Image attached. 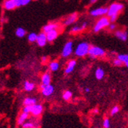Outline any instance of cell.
Segmentation results:
<instances>
[{"label": "cell", "mask_w": 128, "mask_h": 128, "mask_svg": "<svg viewBox=\"0 0 128 128\" xmlns=\"http://www.w3.org/2000/svg\"><path fill=\"white\" fill-rule=\"evenodd\" d=\"M90 48V46L89 45V43L86 42H82L76 46L75 49V55L76 57H79V58L85 57L86 55L88 54Z\"/></svg>", "instance_id": "obj_1"}, {"label": "cell", "mask_w": 128, "mask_h": 128, "mask_svg": "<svg viewBox=\"0 0 128 128\" xmlns=\"http://www.w3.org/2000/svg\"><path fill=\"white\" fill-rule=\"evenodd\" d=\"M110 24L111 23H110L109 18H108V16H102L101 18L97 20L95 24H94V26L93 28V31L94 32H98L102 29L104 28L108 27Z\"/></svg>", "instance_id": "obj_2"}, {"label": "cell", "mask_w": 128, "mask_h": 128, "mask_svg": "<svg viewBox=\"0 0 128 128\" xmlns=\"http://www.w3.org/2000/svg\"><path fill=\"white\" fill-rule=\"evenodd\" d=\"M123 9H124V5L122 3H119V2L112 3L108 7L107 16L109 18V16L112 15H116V14L119 15V14L123 10Z\"/></svg>", "instance_id": "obj_3"}, {"label": "cell", "mask_w": 128, "mask_h": 128, "mask_svg": "<svg viewBox=\"0 0 128 128\" xmlns=\"http://www.w3.org/2000/svg\"><path fill=\"white\" fill-rule=\"evenodd\" d=\"M89 56L91 58H103L105 55V51L103 49L99 46H92L89 50Z\"/></svg>", "instance_id": "obj_4"}, {"label": "cell", "mask_w": 128, "mask_h": 128, "mask_svg": "<svg viewBox=\"0 0 128 128\" xmlns=\"http://www.w3.org/2000/svg\"><path fill=\"white\" fill-rule=\"evenodd\" d=\"M72 50H73V42L72 41L67 42L62 49V56L63 58H68L72 53Z\"/></svg>", "instance_id": "obj_5"}, {"label": "cell", "mask_w": 128, "mask_h": 128, "mask_svg": "<svg viewBox=\"0 0 128 128\" xmlns=\"http://www.w3.org/2000/svg\"><path fill=\"white\" fill-rule=\"evenodd\" d=\"M108 8L107 7H100L91 10L89 14L92 16H104V15H107Z\"/></svg>", "instance_id": "obj_6"}, {"label": "cell", "mask_w": 128, "mask_h": 128, "mask_svg": "<svg viewBox=\"0 0 128 128\" xmlns=\"http://www.w3.org/2000/svg\"><path fill=\"white\" fill-rule=\"evenodd\" d=\"M40 89H41V92L43 96H50L51 94H53L54 91V87L52 85H48V86H45L43 84L40 85Z\"/></svg>", "instance_id": "obj_7"}, {"label": "cell", "mask_w": 128, "mask_h": 128, "mask_svg": "<svg viewBox=\"0 0 128 128\" xmlns=\"http://www.w3.org/2000/svg\"><path fill=\"white\" fill-rule=\"evenodd\" d=\"M78 19V14L77 13H73L70 15H68L67 18L64 20L63 21V25L64 26H68L72 24H73L74 22L76 21Z\"/></svg>", "instance_id": "obj_8"}, {"label": "cell", "mask_w": 128, "mask_h": 128, "mask_svg": "<svg viewBox=\"0 0 128 128\" xmlns=\"http://www.w3.org/2000/svg\"><path fill=\"white\" fill-rule=\"evenodd\" d=\"M46 42H47V38H46V33H44L43 32H40V34L38 35L37 36V40H36V42L38 44V46H44L46 44Z\"/></svg>", "instance_id": "obj_9"}, {"label": "cell", "mask_w": 128, "mask_h": 128, "mask_svg": "<svg viewBox=\"0 0 128 128\" xmlns=\"http://www.w3.org/2000/svg\"><path fill=\"white\" fill-rule=\"evenodd\" d=\"M42 110H43V108L42 106V104H36L32 105L31 107V113L34 116H38L42 114Z\"/></svg>", "instance_id": "obj_10"}, {"label": "cell", "mask_w": 128, "mask_h": 128, "mask_svg": "<svg viewBox=\"0 0 128 128\" xmlns=\"http://www.w3.org/2000/svg\"><path fill=\"white\" fill-rule=\"evenodd\" d=\"M59 28V24L57 23H49L46 24L45 26H43L42 28V31L44 33H48L49 32L53 31V30H58Z\"/></svg>", "instance_id": "obj_11"}, {"label": "cell", "mask_w": 128, "mask_h": 128, "mask_svg": "<svg viewBox=\"0 0 128 128\" xmlns=\"http://www.w3.org/2000/svg\"><path fill=\"white\" fill-rule=\"evenodd\" d=\"M87 28V23L86 22H83V23L80 26H74L72 28V29L70 31L71 33L72 34H76V33H79L80 32L84 31Z\"/></svg>", "instance_id": "obj_12"}, {"label": "cell", "mask_w": 128, "mask_h": 128, "mask_svg": "<svg viewBox=\"0 0 128 128\" xmlns=\"http://www.w3.org/2000/svg\"><path fill=\"white\" fill-rule=\"evenodd\" d=\"M76 65V60H69L68 64H67V67L64 69V73L65 74L71 73V72L74 70Z\"/></svg>", "instance_id": "obj_13"}, {"label": "cell", "mask_w": 128, "mask_h": 128, "mask_svg": "<svg viewBox=\"0 0 128 128\" xmlns=\"http://www.w3.org/2000/svg\"><path fill=\"white\" fill-rule=\"evenodd\" d=\"M59 32L58 30H53L49 32L48 33H46V38L48 42H53L54 40H55L58 36Z\"/></svg>", "instance_id": "obj_14"}, {"label": "cell", "mask_w": 128, "mask_h": 128, "mask_svg": "<svg viewBox=\"0 0 128 128\" xmlns=\"http://www.w3.org/2000/svg\"><path fill=\"white\" fill-rule=\"evenodd\" d=\"M116 37H117L119 40L122 41H126L127 40V32L123 30H117L115 32Z\"/></svg>", "instance_id": "obj_15"}, {"label": "cell", "mask_w": 128, "mask_h": 128, "mask_svg": "<svg viewBox=\"0 0 128 128\" xmlns=\"http://www.w3.org/2000/svg\"><path fill=\"white\" fill-rule=\"evenodd\" d=\"M42 84L45 85V86H48L50 85V82H51V76L50 75V73L48 72H46L42 76Z\"/></svg>", "instance_id": "obj_16"}, {"label": "cell", "mask_w": 128, "mask_h": 128, "mask_svg": "<svg viewBox=\"0 0 128 128\" xmlns=\"http://www.w3.org/2000/svg\"><path fill=\"white\" fill-rule=\"evenodd\" d=\"M36 103H37V99L35 98H26L23 102L24 106H32V105L36 104Z\"/></svg>", "instance_id": "obj_17"}, {"label": "cell", "mask_w": 128, "mask_h": 128, "mask_svg": "<svg viewBox=\"0 0 128 128\" xmlns=\"http://www.w3.org/2000/svg\"><path fill=\"white\" fill-rule=\"evenodd\" d=\"M24 89L26 91H32L35 89V84L29 81H25L24 83Z\"/></svg>", "instance_id": "obj_18"}, {"label": "cell", "mask_w": 128, "mask_h": 128, "mask_svg": "<svg viewBox=\"0 0 128 128\" xmlns=\"http://www.w3.org/2000/svg\"><path fill=\"white\" fill-rule=\"evenodd\" d=\"M28 114L24 113V112H22L19 116V117L18 119V124H20V125H23L24 124L25 120L28 119Z\"/></svg>", "instance_id": "obj_19"}, {"label": "cell", "mask_w": 128, "mask_h": 128, "mask_svg": "<svg viewBox=\"0 0 128 128\" xmlns=\"http://www.w3.org/2000/svg\"><path fill=\"white\" fill-rule=\"evenodd\" d=\"M104 72L102 68H98L95 71V77L96 79L98 80H101L104 78Z\"/></svg>", "instance_id": "obj_20"}, {"label": "cell", "mask_w": 128, "mask_h": 128, "mask_svg": "<svg viewBox=\"0 0 128 128\" xmlns=\"http://www.w3.org/2000/svg\"><path fill=\"white\" fill-rule=\"evenodd\" d=\"M4 7L6 10H13L16 7V6L12 0H6L4 2Z\"/></svg>", "instance_id": "obj_21"}, {"label": "cell", "mask_w": 128, "mask_h": 128, "mask_svg": "<svg viewBox=\"0 0 128 128\" xmlns=\"http://www.w3.org/2000/svg\"><path fill=\"white\" fill-rule=\"evenodd\" d=\"M117 58L120 59L123 63H124L125 65L128 68V54H119L117 56Z\"/></svg>", "instance_id": "obj_22"}, {"label": "cell", "mask_w": 128, "mask_h": 128, "mask_svg": "<svg viewBox=\"0 0 128 128\" xmlns=\"http://www.w3.org/2000/svg\"><path fill=\"white\" fill-rule=\"evenodd\" d=\"M16 36L19 37V38H22L24 37L26 34V31L23 28H18L16 30Z\"/></svg>", "instance_id": "obj_23"}, {"label": "cell", "mask_w": 128, "mask_h": 128, "mask_svg": "<svg viewBox=\"0 0 128 128\" xmlns=\"http://www.w3.org/2000/svg\"><path fill=\"white\" fill-rule=\"evenodd\" d=\"M59 68V63L57 62H53L50 64V69L51 72H56Z\"/></svg>", "instance_id": "obj_24"}, {"label": "cell", "mask_w": 128, "mask_h": 128, "mask_svg": "<svg viewBox=\"0 0 128 128\" xmlns=\"http://www.w3.org/2000/svg\"><path fill=\"white\" fill-rule=\"evenodd\" d=\"M37 36H38V35H36V33L32 32V33H30L28 36V40L30 42H36V40H37Z\"/></svg>", "instance_id": "obj_25"}, {"label": "cell", "mask_w": 128, "mask_h": 128, "mask_svg": "<svg viewBox=\"0 0 128 128\" xmlns=\"http://www.w3.org/2000/svg\"><path fill=\"white\" fill-rule=\"evenodd\" d=\"M72 93L69 90H66L63 94V98H64V100H65V101H68V100L72 98Z\"/></svg>", "instance_id": "obj_26"}, {"label": "cell", "mask_w": 128, "mask_h": 128, "mask_svg": "<svg viewBox=\"0 0 128 128\" xmlns=\"http://www.w3.org/2000/svg\"><path fill=\"white\" fill-rule=\"evenodd\" d=\"M23 128H34L35 125L32 122H25V123L22 125Z\"/></svg>", "instance_id": "obj_27"}, {"label": "cell", "mask_w": 128, "mask_h": 128, "mask_svg": "<svg viewBox=\"0 0 128 128\" xmlns=\"http://www.w3.org/2000/svg\"><path fill=\"white\" fill-rule=\"evenodd\" d=\"M119 111H120V107L117 106V105H116V106H114L112 109H111L110 113H111V115H112V116H113V115L117 113Z\"/></svg>", "instance_id": "obj_28"}, {"label": "cell", "mask_w": 128, "mask_h": 128, "mask_svg": "<svg viewBox=\"0 0 128 128\" xmlns=\"http://www.w3.org/2000/svg\"><path fill=\"white\" fill-rule=\"evenodd\" d=\"M103 126L104 128H109L110 127V122H109V120L105 118L103 121Z\"/></svg>", "instance_id": "obj_29"}, {"label": "cell", "mask_w": 128, "mask_h": 128, "mask_svg": "<svg viewBox=\"0 0 128 128\" xmlns=\"http://www.w3.org/2000/svg\"><path fill=\"white\" fill-rule=\"evenodd\" d=\"M31 107L32 106H24L23 109H22V112H24L27 114L31 113Z\"/></svg>", "instance_id": "obj_30"}, {"label": "cell", "mask_w": 128, "mask_h": 128, "mask_svg": "<svg viewBox=\"0 0 128 128\" xmlns=\"http://www.w3.org/2000/svg\"><path fill=\"white\" fill-rule=\"evenodd\" d=\"M118 16L119 15H112V16H109V21H110V23H114V22H116V20H117V18H118Z\"/></svg>", "instance_id": "obj_31"}, {"label": "cell", "mask_w": 128, "mask_h": 128, "mask_svg": "<svg viewBox=\"0 0 128 128\" xmlns=\"http://www.w3.org/2000/svg\"><path fill=\"white\" fill-rule=\"evenodd\" d=\"M113 64L115 66H121L122 64H123V62H121V60L118 58H116L113 60Z\"/></svg>", "instance_id": "obj_32"}, {"label": "cell", "mask_w": 128, "mask_h": 128, "mask_svg": "<svg viewBox=\"0 0 128 128\" xmlns=\"http://www.w3.org/2000/svg\"><path fill=\"white\" fill-rule=\"evenodd\" d=\"M116 28V24L115 23H111L108 26V29L110 31H114Z\"/></svg>", "instance_id": "obj_33"}, {"label": "cell", "mask_w": 128, "mask_h": 128, "mask_svg": "<svg viewBox=\"0 0 128 128\" xmlns=\"http://www.w3.org/2000/svg\"><path fill=\"white\" fill-rule=\"evenodd\" d=\"M19 1H20V6H25L28 3H29L31 0H19Z\"/></svg>", "instance_id": "obj_34"}, {"label": "cell", "mask_w": 128, "mask_h": 128, "mask_svg": "<svg viewBox=\"0 0 128 128\" xmlns=\"http://www.w3.org/2000/svg\"><path fill=\"white\" fill-rule=\"evenodd\" d=\"M13 1V2L15 4V6L16 7H19V6H20V1L19 0H12Z\"/></svg>", "instance_id": "obj_35"}, {"label": "cell", "mask_w": 128, "mask_h": 128, "mask_svg": "<svg viewBox=\"0 0 128 128\" xmlns=\"http://www.w3.org/2000/svg\"><path fill=\"white\" fill-rule=\"evenodd\" d=\"M84 91H85L86 93H89L90 90V89H89L88 87H86V88H84Z\"/></svg>", "instance_id": "obj_36"}, {"label": "cell", "mask_w": 128, "mask_h": 128, "mask_svg": "<svg viewBox=\"0 0 128 128\" xmlns=\"http://www.w3.org/2000/svg\"><path fill=\"white\" fill-rule=\"evenodd\" d=\"M97 1H98V0H90V4H94V3H95Z\"/></svg>", "instance_id": "obj_37"}, {"label": "cell", "mask_w": 128, "mask_h": 128, "mask_svg": "<svg viewBox=\"0 0 128 128\" xmlns=\"http://www.w3.org/2000/svg\"><path fill=\"white\" fill-rule=\"evenodd\" d=\"M46 57L44 56V57L42 58V62H46Z\"/></svg>", "instance_id": "obj_38"}, {"label": "cell", "mask_w": 128, "mask_h": 128, "mask_svg": "<svg viewBox=\"0 0 128 128\" xmlns=\"http://www.w3.org/2000/svg\"><path fill=\"white\" fill-rule=\"evenodd\" d=\"M94 112H98V109H95V110H94Z\"/></svg>", "instance_id": "obj_39"}]
</instances>
